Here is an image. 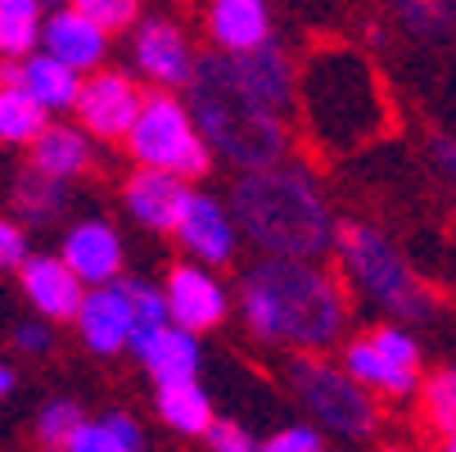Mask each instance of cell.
<instances>
[{"label":"cell","instance_id":"obj_22","mask_svg":"<svg viewBox=\"0 0 456 452\" xmlns=\"http://www.w3.org/2000/svg\"><path fill=\"white\" fill-rule=\"evenodd\" d=\"M69 209H73V185L69 181H54V177L37 172L32 163L10 177V213L28 231L63 222V218H69Z\"/></svg>","mask_w":456,"mask_h":452},{"label":"cell","instance_id":"obj_5","mask_svg":"<svg viewBox=\"0 0 456 452\" xmlns=\"http://www.w3.org/2000/svg\"><path fill=\"white\" fill-rule=\"evenodd\" d=\"M330 263L348 290V299L366 303L379 321H398V326H429L443 312L438 290L416 272L407 249L388 235L379 222L366 218H339Z\"/></svg>","mask_w":456,"mask_h":452},{"label":"cell","instance_id":"obj_33","mask_svg":"<svg viewBox=\"0 0 456 452\" xmlns=\"http://www.w3.org/2000/svg\"><path fill=\"white\" fill-rule=\"evenodd\" d=\"M253 452H325V434L312 421H289V425L272 430L267 439H257Z\"/></svg>","mask_w":456,"mask_h":452},{"label":"cell","instance_id":"obj_26","mask_svg":"<svg viewBox=\"0 0 456 452\" xmlns=\"http://www.w3.org/2000/svg\"><path fill=\"white\" fill-rule=\"evenodd\" d=\"M384 5L411 41H452L456 37V0H384Z\"/></svg>","mask_w":456,"mask_h":452},{"label":"cell","instance_id":"obj_12","mask_svg":"<svg viewBox=\"0 0 456 452\" xmlns=\"http://www.w3.org/2000/svg\"><path fill=\"white\" fill-rule=\"evenodd\" d=\"M54 253L73 267V276L82 285H109V281L126 276V240L100 213H86V218L63 226Z\"/></svg>","mask_w":456,"mask_h":452},{"label":"cell","instance_id":"obj_24","mask_svg":"<svg viewBox=\"0 0 456 452\" xmlns=\"http://www.w3.org/2000/svg\"><path fill=\"white\" fill-rule=\"evenodd\" d=\"M154 412L159 421L181 434V439H204V430L213 425L217 407L213 394L204 390V380H176V384H154Z\"/></svg>","mask_w":456,"mask_h":452},{"label":"cell","instance_id":"obj_1","mask_svg":"<svg viewBox=\"0 0 456 452\" xmlns=\"http://www.w3.org/2000/svg\"><path fill=\"white\" fill-rule=\"evenodd\" d=\"M294 141L316 163H344L375 150L398 122L379 59L348 37H316L294 54Z\"/></svg>","mask_w":456,"mask_h":452},{"label":"cell","instance_id":"obj_8","mask_svg":"<svg viewBox=\"0 0 456 452\" xmlns=\"http://www.w3.org/2000/svg\"><path fill=\"white\" fill-rule=\"evenodd\" d=\"M126 37V69L154 91H181L200 63V41L172 14H141Z\"/></svg>","mask_w":456,"mask_h":452},{"label":"cell","instance_id":"obj_29","mask_svg":"<svg viewBox=\"0 0 456 452\" xmlns=\"http://www.w3.org/2000/svg\"><path fill=\"white\" fill-rule=\"evenodd\" d=\"M416 399H420V416H425L429 430H438V434L456 430V362L420 375Z\"/></svg>","mask_w":456,"mask_h":452},{"label":"cell","instance_id":"obj_16","mask_svg":"<svg viewBox=\"0 0 456 452\" xmlns=\"http://www.w3.org/2000/svg\"><path fill=\"white\" fill-rule=\"evenodd\" d=\"M28 163L54 181L77 185L100 168V141L91 132H82L73 118H50L37 132V141L28 145Z\"/></svg>","mask_w":456,"mask_h":452},{"label":"cell","instance_id":"obj_17","mask_svg":"<svg viewBox=\"0 0 456 452\" xmlns=\"http://www.w3.org/2000/svg\"><path fill=\"white\" fill-rule=\"evenodd\" d=\"M14 276H19V290H23V299L37 316H45L50 326H69L86 285L73 276V267L63 263L59 253H37L32 249Z\"/></svg>","mask_w":456,"mask_h":452},{"label":"cell","instance_id":"obj_23","mask_svg":"<svg viewBox=\"0 0 456 452\" xmlns=\"http://www.w3.org/2000/svg\"><path fill=\"white\" fill-rule=\"evenodd\" d=\"M41 452H150V439L132 412H100V416L86 412V421L59 448H41Z\"/></svg>","mask_w":456,"mask_h":452},{"label":"cell","instance_id":"obj_27","mask_svg":"<svg viewBox=\"0 0 456 452\" xmlns=\"http://www.w3.org/2000/svg\"><path fill=\"white\" fill-rule=\"evenodd\" d=\"M45 0H0V59H23L41 45Z\"/></svg>","mask_w":456,"mask_h":452},{"label":"cell","instance_id":"obj_28","mask_svg":"<svg viewBox=\"0 0 456 452\" xmlns=\"http://www.w3.org/2000/svg\"><path fill=\"white\" fill-rule=\"evenodd\" d=\"M122 290H126V308H132V344H126V353H132L141 340H150L154 331L167 326V303H163V285L150 281V276H122Z\"/></svg>","mask_w":456,"mask_h":452},{"label":"cell","instance_id":"obj_34","mask_svg":"<svg viewBox=\"0 0 456 452\" xmlns=\"http://www.w3.org/2000/svg\"><path fill=\"white\" fill-rule=\"evenodd\" d=\"M204 448L208 452H253L257 434L244 421H235V416H213V425L204 430Z\"/></svg>","mask_w":456,"mask_h":452},{"label":"cell","instance_id":"obj_35","mask_svg":"<svg viewBox=\"0 0 456 452\" xmlns=\"http://www.w3.org/2000/svg\"><path fill=\"white\" fill-rule=\"evenodd\" d=\"M28 253H32V231L14 213H0V276L19 272Z\"/></svg>","mask_w":456,"mask_h":452},{"label":"cell","instance_id":"obj_37","mask_svg":"<svg viewBox=\"0 0 456 452\" xmlns=\"http://www.w3.org/2000/svg\"><path fill=\"white\" fill-rule=\"evenodd\" d=\"M425 154H429V163H434L438 181L452 190V200H456V132H434Z\"/></svg>","mask_w":456,"mask_h":452},{"label":"cell","instance_id":"obj_21","mask_svg":"<svg viewBox=\"0 0 456 452\" xmlns=\"http://www.w3.org/2000/svg\"><path fill=\"white\" fill-rule=\"evenodd\" d=\"M335 357H339V366L362 384V390L375 394V399H411V394L420 390V375H425V371L394 366V362H388V357L366 340V331H362V335H344Z\"/></svg>","mask_w":456,"mask_h":452},{"label":"cell","instance_id":"obj_38","mask_svg":"<svg viewBox=\"0 0 456 452\" xmlns=\"http://www.w3.org/2000/svg\"><path fill=\"white\" fill-rule=\"evenodd\" d=\"M14 390H19V371H14L10 362H0V403H5Z\"/></svg>","mask_w":456,"mask_h":452},{"label":"cell","instance_id":"obj_36","mask_svg":"<svg viewBox=\"0 0 456 452\" xmlns=\"http://www.w3.org/2000/svg\"><path fill=\"white\" fill-rule=\"evenodd\" d=\"M54 326L45 316H28V321H19V326L10 331V344H14V353H23V357H50L54 353Z\"/></svg>","mask_w":456,"mask_h":452},{"label":"cell","instance_id":"obj_4","mask_svg":"<svg viewBox=\"0 0 456 452\" xmlns=\"http://www.w3.org/2000/svg\"><path fill=\"white\" fill-rule=\"evenodd\" d=\"M181 95H185V109H190L194 127H200L204 145L231 172H253V168H267V163L294 154L289 113L267 104L263 95H253L235 78L226 54H217V50L200 54Z\"/></svg>","mask_w":456,"mask_h":452},{"label":"cell","instance_id":"obj_19","mask_svg":"<svg viewBox=\"0 0 456 452\" xmlns=\"http://www.w3.org/2000/svg\"><path fill=\"white\" fill-rule=\"evenodd\" d=\"M0 78L19 82L50 118H69L77 104V86H82V73H73L69 63H59L45 50H32L23 59H0Z\"/></svg>","mask_w":456,"mask_h":452},{"label":"cell","instance_id":"obj_3","mask_svg":"<svg viewBox=\"0 0 456 452\" xmlns=\"http://www.w3.org/2000/svg\"><path fill=\"white\" fill-rule=\"evenodd\" d=\"M226 204L244 249L272 258H330L339 209L312 159L285 154L267 168L235 172Z\"/></svg>","mask_w":456,"mask_h":452},{"label":"cell","instance_id":"obj_18","mask_svg":"<svg viewBox=\"0 0 456 452\" xmlns=\"http://www.w3.org/2000/svg\"><path fill=\"white\" fill-rule=\"evenodd\" d=\"M204 37L217 54H248L276 41L272 0H204Z\"/></svg>","mask_w":456,"mask_h":452},{"label":"cell","instance_id":"obj_25","mask_svg":"<svg viewBox=\"0 0 456 452\" xmlns=\"http://www.w3.org/2000/svg\"><path fill=\"white\" fill-rule=\"evenodd\" d=\"M45 122H50V113L19 82L0 78V145L5 150H28Z\"/></svg>","mask_w":456,"mask_h":452},{"label":"cell","instance_id":"obj_7","mask_svg":"<svg viewBox=\"0 0 456 452\" xmlns=\"http://www.w3.org/2000/svg\"><path fill=\"white\" fill-rule=\"evenodd\" d=\"M122 150H126V159H132L136 168H159V172H172V177H181L190 185L208 181L213 168H217V159L204 145V136H200V127H194L181 91L145 86L141 113H136L132 127H126Z\"/></svg>","mask_w":456,"mask_h":452},{"label":"cell","instance_id":"obj_39","mask_svg":"<svg viewBox=\"0 0 456 452\" xmlns=\"http://www.w3.org/2000/svg\"><path fill=\"white\" fill-rule=\"evenodd\" d=\"M438 452H456V430H447V434H443V448H438Z\"/></svg>","mask_w":456,"mask_h":452},{"label":"cell","instance_id":"obj_11","mask_svg":"<svg viewBox=\"0 0 456 452\" xmlns=\"http://www.w3.org/2000/svg\"><path fill=\"white\" fill-rule=\"evenodd\" d=\"M163 285V303H167V316L172 326H185L194 335H213L226 326L231 316V285L222 281L217 267H204V263H181L167 267V276L159 281Z\"/></svg>","mask_w":456,"mask_h":452},{"label":"cell","instance_id":"obj_31","mask_svg":"<svg viewBox=\"0 0 456 452\" xmlns=\"http://www.w3.org/2000/svg\"><path fill=\"white\" fill-rule=\"evenodd\" d=\"M366 340H370L388 362H394V366L420 371V362H425V349H420L416 331H411V326H398V321H375V326L366 331Z\"/></svg>","mask_w":456,"mask_h":452},{"label":"cell","instance_id":"obj_30","mask_svg":"<svg viewBox=\"0 0 456 452\" xmlns=\"http://www.w3.org/2000/svg\"><path fill=\"white\" fill-rule=\"evenodd\" d=\"M86 421V407L77 403V399H45L41 407H37V421H32V434H37V443L41 448H59L63 439H69L77 425Z\"/></svg>","mask_w":456,"mask_h":452},{"label":"cell","instance_id":"obj_14","mask_svg":"<svg viewBox=\"0 0 456 452\" xmlns=\"http://www.w3.org/2000/svg\"><path fill=\"white\" fill-rule=\"evenodd\" d=\"M185 195H190V181L159 172V168H136V163L118 185V204H122L126 222L150 231V235H172Z\"/></svg>","mask_w":456,"mask_h":452},{"label":"cell","instance_id":"obj_2","mask_svg":"<svg viewBox=\"0 0 456 452\" xmlns=\"http://www.w3.org/2000/svg\"><path fill=\"white\" fill-rule=\"evenodd\" d=\"M231 308L240 326L281 353H335L353 326V299L330 258H272L244 263Z\"/></svg>","mask_w":456,"mask_h":452},{"label":"cell","instance_id":"obj_15","mask_svg":"<svg viewBox=\"0 0 456 452\" xmlns=\"http://www.w3.org/2000/svg\"><path fill=\"white\" fill-rule=\"evenodd\" d=\"M69 326L77 331L82 349L95 353V357H118V353H126V344H132V308H126L122 276L109 281V285H86Z\"/></svg>","mask_w":456,"mask_h":452},{"label":"cell","instance_id":"obj_32","mask_svg":"<svg viewBox=\"0 0 456 452\" xmlns=\"http://www.w3.org/2000/svg\"><path fill=\"white\" fill-rule=\"evenodd\" d=\"M69 5H77L86 19H95L109 37H122L145 14V0H69Z\"/></svg>","mask_w":456,"mask_h":452},{"label":"cell","instance_id":"obj_9","mask_svg":"<svg viewBox=\"0 0 456 452\" xmlns=\"http://www.w3.org/2000/svg\"><path fill=\"white\" fill-rule=\"evenodd\" d=\"M141 100H145V82L126 69H113V63H104V69L86 73L82 86H77V104H73V122L82 127V132H91L100 145H122L126 127L136 122L141 113Z\"/></svg>","mask_w":456,"mask_h":452},{"label":"cell","instance_id":"obj_42","mask_svg":"<svg viewBox=\"0 0 456 452\" xmlns=\"http://www.w3.org/2000/svg\"><path fill=\"white\" fill-rule=\"evenodd\" d=\"M325 452H330V448H325Z\"/></svg>","mask_w":456,"mask_h":452},{"label":"cell","instance_id":"obj_10","mask_svg":"<svg viewBox=\"0 0 456 452\" xmlns=\"http://www.w3.org/2000/svg\"><path fill=\"white\" fill-rule=\"evenodd\" d=\"M172 240L181 244V253L190 263H204L217 272L235 267L244 258V240H240L235 218H231V204L204 185H190V195L176 213V226H172Z\"/></svg>","mask_w":456,"mask_h":452},{"label":"cell","instance_id":"obj_6","mask_svg":"<svg viewBox=\"0 0 456 452\" xmlns=\"http://www.w3.org/2000/svg\"><path fill=\"white\" fill-rule=\"evenodd\" d=\"M289 394L303 416L325 434L344 443H370L379 434V399L339 366L335 353H289Z\"/></svg>","mask_w":456,"mask_h":452},{"label":"cell","instance_id":"obj_20","mask_svg":"<svg viewBox=\"0 0 456 452\" xmlns=\"http://www.w3.org/2000/svg\"><path fill=\"white\" fill-rule=\"evenodd\" d=\"M132 357L141 362V371L150 375V384H176V380H200L204 375V335H194L185 326H167L154 331L150 340H141L132 349Z\"/></svg>","mask_w":456,"mask_h":452},{"label":"cell","instance_id":"obj_40","mask_svg":"<svg viewBox=\"0 0 456 452\" xmlns=\"http://www.w3.org/2000/svg\"><path fill=\"white\" fill-rule=\"evenodd\" d=\"M45 5H63V0H45Z\"/></svg>","mask_w":456,"mask_h":452},{"label":"cell","instance_id":"obj_41","mask_svg":"<svg viewBox=\"0 0 456 452\" xmlns=\"http://www.w3.org/2000/svg\"><path fill=\"white\" fill-rule=\"evenodd\" d=\"M407 452H425V448H407Z\"/></svg>","mask_w":456,"mask_h":452},{"label":"cell","instance_id":"obj_13","mask_svg":"<svg viewBox=\"0 0 456 452\" xmlns=\"http://www.w3.org/2000/svg\"><path fill=\"white\" fill-rule=\"evenodd\" d=\"M37 50H45V54H54L59 63H69L73 73H95V69H104L109 63V54H113V37L95 23V19H86L77 5H50L45 10V23H41V45Z\"/></svg>","mask_w":456,"mask_h":452}]
</instances>
